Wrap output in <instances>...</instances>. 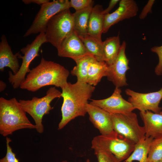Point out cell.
I'll return each instance as SVG.
<instances>
[{"label":"cell","mask_w":162,"mask_h":162,"mask_svg":"<svg viewBox=\"0 0 162 162\" xmlns=\"http://www.w3.org/2000/svg\"><path fill=\"white\" fill-rule=\"evenodd\" d=\"M61 89L63 103L61 107L62 118L58 125V130L62 129L75 118L86 115L87 104L95 87L77 81L74 84L68 82Z\"/></svg>","instance_id":"1"},{"label":"cell","mask_w":162,"mask_h":162,"mask_svg":"<svg viewBox=\"0 0 162 162\" xmlns=\"http://www.w3.org/2000/svg\"><path fill=\"white\" fill-rule=\"evenodd\" d=\"M69 74V71L64 67L42 58L40 64L31 70L20 87L33 92L50 85L62 88L68 82Z\"/></svg>","instance_id":"2"},{"label":"cell","mask_w":162,"mask_h":162,"mask_svg":"<svg viewBox=\"0 0 162 162\" xmlns=\"http://www.w3.org/2000/svg\"><path fill=\"white\" fill-rule=\"evenodd\" d=\"M15 98L7 100L0 98V134L4 136L23 129L36 128Z\"/></svg>","instance_id":"3"},{"label":"cell","mask_w":162,"mask_h":162,"mask_svg":"<svg viewBox=\"0 0 162 162\" xmlns=\"http://www.w3.org/2000/svg\"><path fill=\"white\" fill-rule=\"evenodd\" d=\"M62 97V92L55 87H50L47 91L46 95L41 98L34 97L31 100H20V106L32 118L35 124L36 130L40 133L44 132L42 124L43 116L49 113L53 109L50 103L54 99Z\"/></svg>","instance_id":"4"},{"label":"cell","mask_w":162,"mask_h":162,"mask_svg":"<svg viewBox=\"0 0 162 162\" xmlns=\"http://www.w3.org/2000/svg\"><path fill=\"white\" fill-rule=\"evenodd\" d=\"M74 30L73 14L69 8L64 10L54 15L49 21L45 32L47 42L58 50Z\"/></svg>","instance_id":"5"},{"label":"cell","mask_w":162,"mask_h":162,"mask_svg":"<svg viewBox=\"0 0 162 162\" xmlns=\"http://www.w3.org/2000/svg\"><path fill=\"white\" fill-rule=\"evenodd\" d=\"M110 115L113 129L118 135L135 144L145 139V128L139 124L135 113L131 112Z\"/></svg>","instance_id":"6"},{"label":"cell","mask_w":162,"mask_h":162,"mask_svg":"<svg viewBox=\"0 0 162 162\" xmlns=\"http://www.w3.org/2000/svg\"><path fill=\"white\" fill-rule=\"evenodd\" d=\"M46 42L45 33H41L30 44L21 49V51L24 55L22 56L19 53L18 57V58L22 60L19 70L15 74L11 71L8 72V80L13 88L16 89L20 87L25 80L26 74L31 70L29 68L30 64L36 57L39 56L38 52L40 47L42 44Z\"/></svg>","instance_id":"7"},{"label":"cell","mask_w":162,"mask_h":162,"mask_svg":"<svg viewBox=\"0 0 162 162\" xmlns=\"http://www.w3.org/2000/svg\"><path fill=\"white\" fill-rule=\"evenodd\" d=\"M91 148L94 150L104 149L112 154L120 161L125 160L131 154L135 144L120 135L109 137L101 135L94 136L91 142Z\"/></svg>","instance_id":"8"},{"label":"cell","mask_w":162,"mask_h":162,"mask_svg":"<svg viewBox=\"0 0 162 162\" xmlns=\"http://www.w3.org/2000/svg\"><path fill=\"white\" fill-rule=\"evenodd\" d=\"M70 8L69 1L68 0L50 1L41 5L32 25L23 37L39 33H45L50 19L59 12Z\"/></svg>","instance_id":"9"},{"label":"cell","mask_w":162,"mask_h":162,"mask_svg":"<svg viewBox=\"0 0 162 162\" xmlns=\"http://www.w3.org/2000/svg\"><path fill=\"white\" fill-rule=\"evenodd\" d=\"M126 94L129 97L128 101L135 109L140 112L151 111L159 113L162 108L159 104L162 99V88L152 92L143 93L137 92L130 89L125 90Z\"/></svg>","instance_id":"10"},{"label":"cell","mask_w":162,"mask_h":162,"mask_svg":"<svg viewBox=\"0 0 162 162\" xmlns=\"http://www.w3.org/2000/svg\"><path fill=\"white\" fill-rule=\"evenodd\" d=\"M119 88L116 87L110 97L101 100H92L90 103L98 106L110 114H125L135 109L128 101L124 100L121 94Z\"/></svg>","instance_id":"11"},{"label":"cell","mask_w":162,"mask_h":162,"mask_svg":"<svg viewBox=\"0 0 162 162\" xmlns=\"http://www.w3.org/2000/svg\"><path fill=\"white\" fill-rule=\"evenodd\" d=\"M86 110L90 121L101 135L113 137L118 136L113 129L110 113L90 103L87 104Z\"/></svg>","instance_id":"12"},{"label":"cell","mask_w":162,"mask_h":162,"mask_svg":"<svg viewBox=\"0 0 162 162\" xmlns=\"http://www.w3.org/2000/svg\"><path fill=\"white\" fill-rule=\"evenodd\" d=\"M126 46V43L124 41L121 45L116 58L111 64L109 65V72L107 77L116 87L120 88L128 85L126 74L130 68L128 66L129 60L125 52Z\"/></svg>","instance_id":"13"},{"label":"cell","mask_w":162,"mask_h":162,"mask_svg":"<svg viewBox=\"0 0 162 162\" xmlns=\"http://www.w3.org/2000/svg\"><path fill=\"white\" fill-rule=\"evenodd\" d=\"M138 10L136 2L133 0H122L114 11L104 15L103 33H106L110 28L118 22L135 16Z\"/></svg>","instance_id":"14"},{"label":"cell","mask_w":162,"mask_h":162,"mask_svg":"<svg viewBox=\"0 0 162 162\" xmlns=\"http://www.w3.org/2000/svg\"><path fill=\"white\" fill-rule=\"evenodd\" d=\"M57 51L59 56L70 58L74 60L87 55H91L74 31L64 40Z\"/></svg>","instance_id":"15"},{"label":"cell","mask_w":162,"mask_h":162,"mask_svg":"<svg viewBox=\"0 0 162 162\" xmlns=\"http://www.w3.org/2000/svg\"><path fill=\"white\" fill-rule=\"evenodd\" d=\"M144 124L146 137L156 139L162 137V115L150 111L140 112Z\"/></svg>","instance_id":"16"},{"label":"cell","mask_w":162,"mask_h":162,"mask_svg":"<svg viewBox=\"0 0 162 162\" xmlns=\"http://www.w3.org/2000/svg\"><path fill=\"white\" fill-rule=\"evenodd\" d=\"M19 52L14 54L7 41L6 38L2 35L0 42V70L3 72L5 67L12 71L14 74L17 73L20 68L18 60Z\"/></svg>","instance_id":"17"},{"label":"cell","mask_w":162,"mask_h":162,"mask_svg":"<svg viewBox=\"0 0 162 162\" xmlns=\"http://www.w3.org/2000/svg\"><path fill=\"white\" fill-rule=\"evenodd\" d=\"M103 10L102 6L100 4L94 6L88 25V34L100 41H102L101 35L103 33L104 17L102 13Z\"/></svg>","instance_id":"18"},{"label":"cell","mask_w":162,"mask_h":162,"mask_svg":"<svg viewBox=\"0 0 162 162\" xmlns=\"http://www.w3.org/2000/svg\"><path fill=\"white\" fill-rule=\"evenodd\" d=\"M109 65L104 61H98L94 58L90 63L88 71L87 83L95 86L104 76H107Z\"/></svg>","instance_id":"19"},{"label":"cell","mask_w":162,"mask_h":162,"mask_svg":"<svg viewBox=\"0 0 162 162\" xmlns=\"http://www.w3.org/2000/svg\"><path fill=\"white\" fill-rule=\"evenodd\" d=\"M104 60L109 65L116 58L121 47L119 34L107 38L102 43Z\"/></svg>","instance_id":"20"},{"label":"cell","mask_w":162,"mask_h":162,"mask_svg":"<svg viewBox=\"0 0 162 162\" xmlns=\"http://www.w3.org/2000/svg\"><path fill=\"white\" fill-rule=\"evenodd\" d=\"M94 6H91L73 13L74 30L79 37L88 34L87 28L90 14Z\"/></svg>","instance_id":"21"},{"label":"cell","mask_w":162,"mask_h":162,"mask_svg":"<svg viewBox=\"0 0 162 162\" xmlns=\"http://www.w3.org/2000/svg\"><path fill=\"white\" fill-rule=\"evenodd\" d=\"M154 139L146 137L142 141L135 144L134 150L129 157L123 162H148V157L149 145Z\"/></svg>","instance_id":"22"},{"label":"cell","mask_w":162,"mask_h":162,"mask_svg":"<svg viewBox=\"0 0 162 162\" xmlns=\"http://www.w3.org/2000/svg\"><path fill=\"white\" fill-rule=\"evenodd\" d=\"M94 58L90 55L85 56L74 61L76 65L71 71V74L76 76L77 82L87 83V73L89 64Z\"/></svg>","instance_id":"23"},{"label":"cell","mask_w":162,"mask_h":162,"mask_svg":"<svg viewBox=\"0 0 162 162\" xmlns=\"http://www.w3.org/2000/svg\"><path fill=\"white\" fill-rule=\"evenodd\" d=\"M79 37L90 55L98 61H104L103 41H100L88 34Z\"/></svg>","instance_id":"24"},{"label":"cell","mask_w":162,"mask_h":162,"mask_svg":"<svg viewBox=\"0 0 162 162\" xmlns=\"http://www.w3.org/2000/svg\"><path fill=\"white\" fill-rule=\"evenodd\" d=\"M148 159V162L162 161V137L152 140L149 148Z\"/></svg>","instance_id":"25"},{"label":"cell","mask_w":162,"mask_h":162,"mask_svg":"<svg viewBox=\"0 0 162 162\" xmlns=\"http://www.w3.org/2000/svg\"><path fill=\"white\" fill-rule=\"evenodd\" d=\"M98 162H121L111 152L104 149L94 150Z\"/></svg>","instance_id":"26"},{"label":"cell","mask_w":162,"mask_h":162,"mask_svg":"<svg viewBox=\"0 0 162 162\" xmlns=\"http://www.w3.org/2000/svg\"><path fill=\"white\" fill-rule=\"evenodd\" d=\"M11 140L9 137H6V153L5 156L0 159V162H19L16 157V154L12 150L10 145Z\"/></svg>","instance_id":"27"},{"label":"cell","mask_w":162,"mask_h":162,"mask_svg":"<svg viewBox=\"0 0 162 162\" xmlns=\"http://www.w3.org/2000/svg\"><path fill=\"white\" fill-rule=\"evenodd\" d=\"M94 3L92 0H71L69 1L70 7L74 8L76 11L93 6Z\"/></svg>","instance_id":"28"},{"label":"cell","mask_w":162,"mask_h":162,"mask_svg":"<svg viewBox=\"0 0 162 162\" xmlns=\"http://www.w3.org/2000/svg\"><path fill=\"white\" fill-rule=\"evenodd\" d=\"M152 52L157 54L159 58V62L155 69V74L158 75L162 74V45L160 46H155L152 47Z\"/></svg>","instance_id":"29"},{"label":"cell","mask_w":162,"mask_h":162,"mask_svg":"<svg viewBox=\"0 0 162 162\" xmlns=\"http://www.w3.org/2000/svg\"><path fill=\"white\" fill-rule=\"evenodd\" d=\"M154 2V0H150L148 1L139 15V18L140 19H143L148 13L151 12L152 7Z\"/></svg>","instance_id":"30"},{"label":"cell","mask_w":162,"mask_h":162,"mask_svg":"<svg viewBox=\"0 0 162 162\" xmlns=\"http://www.w3.org/2000/svg\"><path fill=\"white\" fill-rule=\"evenodd\" d=\"M119 0H111L110 1L109 5L108 7L105 10H103L102 14L105 15L109 14V12L113 8L116 4L120 2Z\"/></svg>","instance_id":"31"},{"label":"cell","mask_w":162,"mask_h":162,"mask_svg":"<svg viewBox=\"0 0 162 162\" xmlns=\"http://www.w3.org/2000/svg\"><path fill=\"white\" fill-rule=\"evenodd\" d=\"M22 1L25 4L34 3L41 5L45 3L50 2V1L48 0H23Z\"/></svg>","instance_id":"32"},{"label":"cell","mask_w":162,"mask_h":162,"mask_svg":"<svg viewBox=\"0 0 162 162\" xmlns=\"http://www.w3.org/2000/svg\"><path fill=\"white\" fill-rule=\"evenodd\" d=\"M6 86V84L2 80L0 81V91L2 92L3 91Z\"/></svg>","instance_id":"33"},{"label":"cell","mask_w":162,"mask_h":162,"mask_svg":"<svg viewBox=\"0 0 162 162\" xmlns=\"http://www.w3.org/2000/svg\"><path fill=\"white\" fill-rule=\"evenodd\" d=\"M86 162H90V161L89 159H87L86 161Z\"/></svg>","instance_id":"34"},{"label":"cell","mask_w":162,"mask_h":162,"mask_svg":"<svg viewBox=\"0 0 162 162\" xmlns=\"http://www.w3.org/2000/svg\"><path fill=\"white\" fill-rule=\"evenodd\" d=\"M62 162H68L66 160H64L62 161Z\"/></svg>","instance_id":"35"},{"label":"cell","mask_w":162,"mask_h":162,"mask_svg":"<svg viewBox=\"0 0 162 162\" xmlns=\"http://www.w3.org/2000/svg\"><path fill=\"white\" fill-rule=\"evenodd\" d=\"M152 162H162V161H153Z\"/></svg>","instance_id":"36"},{"label":"cell","mask_w":162,"mask_h":162,"mask_svg":"<svg viewBox=\"0 0 162 162\" xmlns=\"http://www.w3.org/2000/svg\"><path fill=\"white\" fill-rule=\"evenodd\" d=\"M160 114L162 115V111H161L159 113Z\"/></svg>","instance_id":"37"}]
</instances>
